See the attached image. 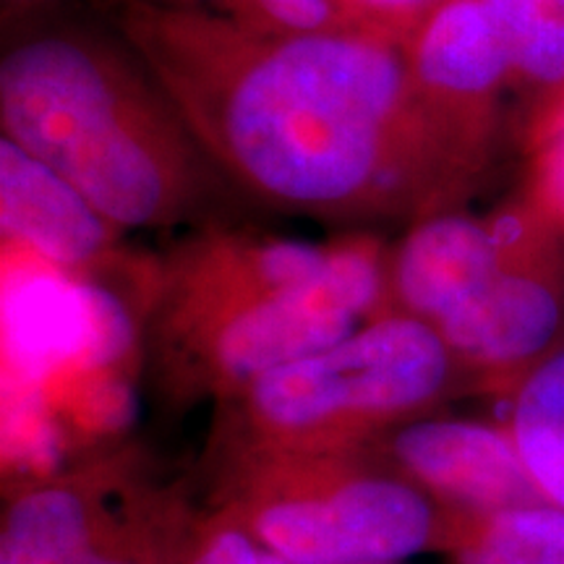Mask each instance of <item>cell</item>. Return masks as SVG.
Returning a JSON list of instances; mask_svg holds the SVG:
<instances>
[{"mask_svg":"<svg viewBox=\"0 0 564 564\" xmlns=\"http://www.w3.org/2000/svg\"><path fill=\"white\" fill-rule=\"evenodd\" d=\"M403 47L415 87L440 121L484 160H497L505 100L518 87L484 0H444Z\"/></svg>","mask_w":564,"mask_h":564,"instance_id":"cell-7","label":"cell"},{"mask_svg":"<svg viewBox=\"0 0 564 564\" xmlns=\"http://www.w3.org/2000/svg\"><path fill=\"white\" fill-rule=\"evenodd\" d=\"M116 26L212 167L272 209L408 228L463 209L494 171L423 100L403 42L262 34L147 0H118Z\"/></svg>","mask_w":564,"mask_h":564,"instance_id":"cell-1","label":"cell"},{"mask_svg":"<svg viewBox=\"0 0 564 564\" xmlns=\"http://www.w3.org/2000/svg\"><path fill=\"white\" fill-rule=\"evenodd\" d=\"M453 564H564V510L552 502L457 514Z\"/></svg>","mask_w":564,"mask_h":564,"instance_id":"cell-14","label":"cell"},{"mask_svg":"<svg viewBox=\"0 0 564 564\" xmlns=\"http://www.w3.org/2000/svg\"><path fill=\"white\" fill-rule=\"evenodd\" d=\"M523 217L520 196L491 215L463 207L408 225L387 249L382 314H405L440 327L505 264Z\"/></svg>","mask_w":564,"mask_h":564,"instance_id":"cell-9","label":"cell"},{"mask_svg":"<svg viewBox=\"0 0 564 564\" xmlns=\"http://www.w3.org/2000/svg\"><path fill=\"white\" fill-rule=\"evenodd\" d=\"M525 158L523 196L564 232V89L531 105Z\"/></svg>","mask_w":564,"mask_h":564,"instance_id":"cell-16","label":"cell"},{"mask_svg":"<svg viewBox=\"0 0 564 564\" xmlns=\"http://www.w3.org/2000/svg\"><path fill=\"white\" fill-rule=\"evenodd\" d=\"M3 137L79 188L121 230L192 220L212 162L129 47L37 34L0 61Z\"/></svg>","mask_w":564,"mask_h":564,"instance_id":"cell-3","label":"cell"},{"mask_svg":"<svg viewBox=\"0 0 564 564\" xmlns=\"http://www.w3.org/2000/svg\"><path fill=\"white\" fill-rule=\"evenodd\" d=\"M373 564H394V562H373Z\"/></svg>","mask_w":564,"mask_h":564,"instance_id":"cell-20","label":"cell"},{"mask_svg":"<svg viewBox=\"0 0 564 564\" xmlns=\"http://www.w3.org/2000/svg\"><path fill=\"white\" fill-rule=\"evenodd\" d=\"M358 30L405 42L444 0H333Z\"/></svg>","mask_w":564,"mask_h":564,"instance_id":"cell-18","label":"cell"},{"mask_svg":"<svg viewBox=\"0 0 564 564\" xmlns=\"http://www.w3.org/2000/svg\"><path fill=\"white\" fill-rule=\"evenodd\" d=\"M171 9L207 11L262 34L358 30L333 0H147Z\"/></svg>","mask_w":564,"mask_h":564,"instance_id":"cell-17","label":"cell"},{"mask_svg":"<svg viewBox=\"0 0 564 564\" xmlns=\"http://www.w3.org/2000/svg\"><path fill=\"white\" fill-rule=\"evenodd\" d=\"M0 225L3 243L74 278L105 282L152 267L131 262L121 249L123 230L63 175L6 137L0 139Z\"/></svg>","mask_w":564,"mask_h":564,"instance_id":"cell-10","label":"cell"},{"mask_svg":"<svg viewBox=\"0 0 564 564\" xmlns=\"http://www.w3.org/2000/svg\"><path fill=\"white\" fill-rule=\"evenodd\" d=\"M470 390L432 324L379 314L217 403L207 460L249 449H352Z\"/></svg>","mask_w":564,"mask_h":564,"instance_id":"cell-4","label":"cell"},{"mask_svg":"<svg viewBox=\"0 0 564 564\" xmlns=\"http://www.w3.org/2000/svg\"><path fill=\"white\" fill-rule=\"evenodd\" d=\"M453 514H489L546 502L510 429L429 413L364 444Z\"/></svg>","mask_w":564,"mask_h":564,"instance_id":"cell-8","label":"cell"},{"mask_svg":"<svg viewBox=\"0 0 564 564\" xmlns=\"http://www.w3.org/2000/svg\"><path fill=\"white\" fill-rule=\"evenodd\" d=\"M387 246L202 228L158 259L144 314L154 379L173 405L232 398L382 314Z\"/></svg>","mask_w":564,"mask_h":564,"instance_id":"cell-2","label":"cell"},{"mask_svg":"<svg viewBox=\"0 0 564 564\" xmlns=\"http://www.w3.org/2000/svg\"><path fill=\"white\" fill-rule=\"evenodd\" d=\"M531 105L564 89V0H484Z\"/></svg>","mask_w":564,"mask_h":564,"instance_id":"cell-15","label":"cell"},{"mask_svg":"<svg viewBox=\"0 0 564 564\" xmlns=\"http://www.w3.org/2000/svg\"><path fill=\"white\" fill-rule=\"evenodd\" d=\"M505 426L546 502L564 510V345L510 392Z\"/></svg>","mask_w":564,"mask_h":564,"instance_id":"cell-12","label":"cell"},{"mask_svg":"<svg viewBox=\"0 0 564 564\" xmlns=\"http://www.w3.org/2000/svg\"><path fill=\"white\" fill-rule=\"evenodd\" d=\"M40 3H45V0H3V13H6V17H11V13L30 11Z\"/></svg>","mask_w":564,"mask_h":564,"instance_id":"cell-19","label":"cell"},{"mask_svg":"<svg viewBox=\"0 0 564 564\" xmlns=\"http://www.w3.org/2000/svg\"><path fill=\"white\" fill-rule=\"evenodd\" d=\"M434 329L449 345L470 390L510 398L564 345V232L525 199L510 257Z\"/></svg>","mask_w":564,"mask_h":564,"instance_id":"cell-6","label":"cell"},{"mask_svg":"<svg viewBox=\"0 0 564 564\" xmlns=\"http://www.w3.org/2000/svg\"><path fill=\"white\" fill-rule=\"evenodd\" d=\"M207 463L215 507L288 564L400 562L453 544L457 514L366 447L249 449Z\"/></svg>","mask_w":564,"mask_h":564,"instance_id":"cell-5","label":"cell"},{"mask_svg":"<svg viewBox=\"0 0 564 564\" xmlns=\"http://www.w3.org/2000/svg\"><path fill=\"white\" fill-rule=\"evenodd\" d=\"M137 481L126 489L110 525L76 564H175L178 560L194 512L175 489Z\"/></svg>","mask_w":564,"mask_h":564,"instance_id":"cell-13","label":"cell"},{"mask_svg":"<svg viewBox=\"0 0 564 564\" xmlns=\"http://www.w3.org/2000/svg\"><path fill=\"white\" fill-rule=\"evenodd\" d=\"M131 449L6 486L0 564H76L95 546L137 481Z\"/></svg>","mask_w":564,"mask_h":564,"instance_id":"cell-11","label":"cell"}]
</instances>
